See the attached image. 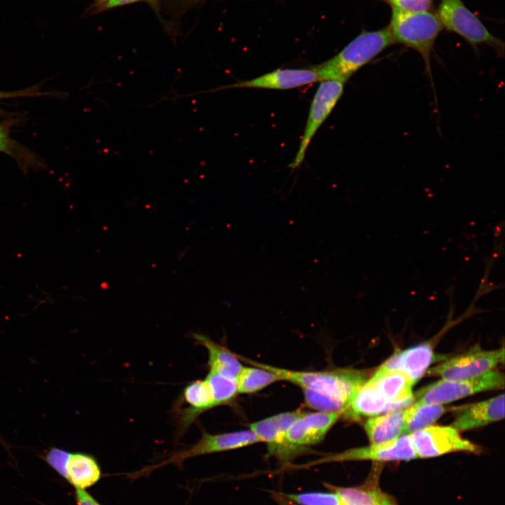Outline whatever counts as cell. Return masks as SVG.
Masks as SVG:
<instances>
[{"label":"cell","instance_id":"1","mask_svg":"<svg viewBox=\"0 0 505 505\" xmlns=\"http://www.w3.org/2000/svg\"><path fill=\"white\" fill-rule=\"evenodd\" d=\"M245 361L272 371L282 380L299 386L303 391L306 404L321 412L344 413L356 392L368 379L365 372L352 369L296 371Z\"/></svg>","mask_w":505,"mask_h":505},{"label":"cell","instance_id":"2","mask_svg":"<svg viewBox=\"0 0 505 505\" xmlns=\"http://www.w3.org/2000/svg\"><path fill=\"white\" fill-rule=\"evenodd\" d=\"M395 43L389 27L365 31L351 41L337 55L314 66L321 81L346 83L359 69Z\"/></svg>","mask_w":505,"mask_h":505},{"label":"cell","instance_id":"3","mask_svg":"<svg viewBox=\"0 0 505 505\" xmlns=\"http://www.w3.org/2000/svg\"><path fill=\"white\" fill-rule=\"evenodd\" d=\"M388 27L395 43L405 45L421 55L431 76V53L443 28L438 16L428 11L410 12L393 8Z\"/></svg>","mask_w":505,"mask_h":505},{"label":"cell","instance_id":"4","mask_svg":"<svg viewBox=\"0 0 505 505\" xmlns=\"http://www.w3.org/2000/svg\"><path fill=\"white\" fill-rule=\"evenodd\" d=\"M437 16L443 27L459 34L471 45H488L499 57L504 56V42L492 35L462 0H442Z\"/></svg>","mask_w":505,"mask_h":505},{"label":"cell","instance_id":"5","mask_svg":"<svg viewBox=\"0 0 505 505\" xmlns=\"http://www.w3.org/2000/svg\"><path fill=\"white\" fill-rule=\"evenodd\" d=\"M504 386V374L492 370L469 379H441L419 389L415 398L417 402L443 405L482 391L503 389Z\"/></svg>","mask_w":505,"mask_h":505},{"label":"cell","instance_id":"6","mask_svg":"<svg viewBox=\"0 0 505 505\" xmlns=\"http://www.w3.org/2000/svg\"><path fill=\"white\" fill-rule=\"evenodd\" d=\"M417 458H431L464 452L479 454L482 448L464 438L453 426H429L410 434Z\"/></svg>","mask_w":505,"mask_h":505},{"label":"cell","instance_id":"7","mask_svg":"<svg viewBox=\"0 0 505 505\" xmlns=\"http://www.w3.org/2000/svg\"><path fill=\"white\" fill-rule=\"evenodd\" d=\"M504 360V348L488 351L476 346L430 368L426 374L447 380L469 379L492 370Z\"/></svg>","mask_w":505,"mask_h":505},{"label":"cell","instance_id":"8","mask_svg":"<svg viewBox=\"0 0 505 505\" xmlns=\"http://www.w3.org/2000/svg\"><path fill=\"white\" fill-rule=\"evenodd\" d=\"M311 101L304 131L297 154L288 166L294 170L304 159L307 149L316 133L332 112L342 95L344 83L337 80L320 81Z\"/></svg>","mask_w":505,"mask_h":505},{"label":"cell","instance_id":"9","mask_svg":"<svg viewBox=\"0 0 505 505\" xmlns=\"http://www.w3.org/2000/svg\"><path fill=\"white\" fill-rule=\"evenodd\" d=\"M303 413L296 410L273 415L250 424V429L260 442L267 443L269 454L286 462L304 449L290 444L286 438L288 429Z\"/></svg>","mask_w":505,"mask_h":505},{"label":"cell","instance_id":"10","mask_svg":"<svg viewBox=\"0 0 505 505\" xmlns=\"http://www.w3.org/2000/svg\"><path fill=\"white\" fill-rule=\"evenodd\" d=\"M259 442L260 439L250 429L219 434L203 432L197 443L189 448L174 453L158 466L169 464L179 465L188 458L235 450Z\"/></svg>","mask_w":505,"mask_h":505},{"label":"cell","instance_id":"11","mask_svg":"<svg viewBox=\"0 0 505 505\" xmlns=\"http://www.w3.org/2000/svg\"><path fill=\"white\" fill-rule=\"evenodd\" d=\"M417 457L410 434L382 443L347 450L334 457V460H371L375 462L410 461Z\"/></svg>","mask_w":505,"mask_h":505},{"label":"cell","instance_id":"12","mask_svg":"<svg viewBox=\"0 0 505 505\" xmlns=\"http://www.w3.org/2000/svg\"><path fill=\"white\" fill-rule=\"evenodd\" d=\"M342 414L339 412H304L288 429L287 440L300 447L316 444L325 438Z\"/></svg>","mask_w":505,"mask_h":505},{"label":"cell","instance_id":"13","mask_svg":"<svg viewBox=\"0 0 505 505\" xmlns=\"http://www.w3.org/2000/svg\"><path fill=\"white\" fill-rule=\"evenodd\" d=\"M321 81L316 71L310 69H277L250 80L240 81L223 86L221 89L232 88H252L273 90H288Z\"/></svg>","mask_w":505,"mask_h":505},{"label":"cell","instance_id":"14","mask_svg":"<svg viewBox=\"0 0 505 505\" xmlns=\"http://www.w3.org/2000/svg\"><path fill=\"white\" fill-rule=\"evenodd\" d=\"M452 423L458 431L485 426L504 418V394L459 408Z\"/></svg>","mask_w":505,"mask_h":505},{"label":"cell","instance_id":"15","mask_svg":"<svg viewBox=\"0 0 505 505\" xmlns=\"http://www.w3.org/2000/svg\"><path fill=\"white\" fill-rule=\"evenodd\" d=\"M433 359L432 347L428 344H420L394 353L379 369L400 372L415 384L426 374Z\"/></svg>","mask_w":505,"mask_h":505},{"label":"cell","instance_id":"16","mask_svg":"<svg viewBox=\"0 0 505 505\" xmlns=\"http://www.w3.org/2000/svg\"><path fill=\"white\" fill-rule=\"evenodd\" d=\"M368 381L396 410L408 406L414 400V384L400 372L379 368Z\"/></svg>","mask_w":505,"mask_h":505},{"label":"cell","instance_id":"17","mask_svg":"<svg viewBox=\"0 0 505 505\" xmlns=\"http://www.w3.org/2000/svg\"><path fill=\"white\" fill-rule=\"evenodd\" d=\"M376 470L366 481L358 486L330 485L340 500L341 505H398L396 499L380 488Z\"/></svg>","mask_w":505,"mask_h":505},{"label":"cell","instance_id":"18","mask_svg":"<svg viewBox=\"0 0 505 505\" xmlns=\"http://www.w3.org/2000/svg\"><path fill=\"white\" fill-rule=\"evenodd\" d=\"M182 398L187 405L179 415L180 426L183 431L189 427L198 415L215 406L206 379H196L188 384L183 389Z\"/></svg>","mask_w":505,"mask_h":505},{"label":"cell","instance_id":"19","mask_svg":"<svg viewBox=\"0 0 505 505\" xmlns=\"http://www.w3.org/2000/svg\"><path fill=\"white\" fill-rule=\"evenodd\" d=\"M405 408L369 417L364 429L370 444L385 443L404 434Z\"/></svg>","mask_w":505,"mask_h":505},{"label":"cell","instance_id":"20","mask_svg":"<svg viewBox=\"0 0 505 505\" xmlns=\"http://www.w3.org/2000/svg\"><path fill=\"white\" fill-rule=\"evenodd\" d=\"M192 338L197 344L203 346L207 350L208 365L210 371L237 379L243 365L236 354L203 334L193 332Z\"/></svg>","mask_w":505,"mask_h":505},{"label":"cell","instance_id":"21","mask_svg":"<svg viewBox=\"0 0 505 505\" xmlns=\"http://www.w3.org/2000/svg\"><path fill=\"white\" fill-rule=\"evenodd\" d=\"M396 410L389 404L368 379L360 387L344 412L352 419L372 417Z\"/></svg>","mask_w":505,"mask_h":505},{"label":"cell","instance_id":"22","mask_svg":"<svg viewBox=\"0 0 505 505\" xmlns=\"http://www.w3.org/2000/svg\"><path fill=\"white\" fill-rule=\"evenodd\" d=\"M100 478V469L94 457L85 453L70 452L66 478L75 488L85 489L92 486Z\"/></svg>","mask_w":505,"mask_h":505},{"label":"cell","instance_id":"23","mask_svg":"<svg viewBox=\"0 0 505 505\" xmlns=\"http://www.w3.org/2000/svg\"><path fill=\"white\" fill-rule=\"evenodd\" d=\"M443 405L415 401L405 408L404 434H410L435 423L445 412Z\"/></svg>","mask_w":505,"mask_h":505},{"label":"cell","instance_id":"24","mask_svg":"<svg viewBox=\"0 0 505 505\" xmlns=\"http://www.w3.org/2000/svg\"><path fill=\"white\" fill-rule=\"evenodd\" d=\"M278 381H282L281 377L272 371L259 366H243L236 379L238 393H255Z\"/></svg>","mask_w":505,"mask_h":505},{"label":"cell","instance_id":"25","mask_svg":"<svg viewBox=\"0 0 505 505\" xmlns=\"http://www.w3.org/2000/svg\"><path fill=\"white\" fill-rule=\"evenodd\" d=\"M205 379L215 406L229 402L238 393L237 382L235 379L209 370Z\"/></svg>","mask_w":505,"mask_h":505},{"label":"cell","instance_id":"26","mask_svg":"<svg viewBox=\"0 0 505 505\" xmlns=\"http://www.w3.org/2000/svg\"><path fill=\"white\" fill-rule=\"evenodd\" d=\"M0 152L11 156L24 168L34 166L35 158L11 137L5 123H0Z\"/></svg>","mask_w":505,"mask_h":505},{"label":"cell","instance_id":"27","mask_svg":"<svg viewBox=\"0 0 505 505\" xmlns=\"http://www.w3.org/2000/svg\"><path fill=\"white\" fill-rule=\"evenodd\" d=\"M285 497L288 500L299 505H341L339 498L334 491L288 494Z\"/></svg>","mask_w":505,"mask_h":505},{"label":"cell","instance_id":"28","mask_svg":"<svg viewBox=\"0 0 505 505\" xmlns=\"http://www.w3.org/2000/svg\"><path fill=\"white\" fill-rule=\"evenodd\" d=\"M70 452L58 447L50 448L45 456L46 462L60 475L66 478L67 465Z\"/></svg>","mask_w":505,"mask_h":505},{"label":"cell","instance_id":"29","mask_svg":"<svg viewBox=\"0 0 505 505\" xmlns=\"http://www.w3.org/2000/svg\"><path fill=\"white\" fill-rule=\"evenodd\" d=\"M396 8L405 11L422 12L428 11L431 0H384Z\"/></svg>","mask_w":505,"mask_h":505},{"label":"cell","instance_id":"30","mask_svg":"<svg viewBox=\"0 0 505 505\" xmlns=\"http://www.w3.org/2000/svg\"><path fill=\"white\" fill-rule=\"evenodd\" d=\"M37 89L30 88L18 91H2L0 90V100L18 97L34 96L39 95Z\"/></svg>","mask_w":505,"mask_h":505},{"label":"cell","instance_id":"31","mask_svg":"<svg viewBox=\"0 0 505 505\" xmlns=\"http://www.w3.org/2000/svg\"><path fill=\"white\" fill-rule=\"evenodd\" d=\"M77 505H100L84 489L76 488Z\"/></svg>","mask_w":505,"mask_h":505},{"label":"cell","instance_id":"32","mask_svg":"<svg viewBox=\"0 0 505 505\" xmlns=\"http://www.w3.org/2000/svg\"><path fill=\"white\" fill-rule=\"evenodd\" d=\"M153 1V0H112L110 1L107 6H105V9L114 8L116 6H120L123 5H126L128 4H132L137 1Z\"/></svg>","mask_w":505,"mask_h":505},{"label":"cell","instance_id":"33","mask_svg":"<svg viewBox=\"0 0 505 505\" xmlns=\"http://www.w3.org/2000/svg\"><path fill=\"white\" fill-rule=\"evenodd\" d=\"M112 0H95L93 7L96 11L105 9L107 4Z\"/></svg>","mask_w":505,"mask_h":505},{"label":"cell","instance_id":"34","mask_svg":"<svg viewBox=\"0 0 505 505\" xmlns=\"http://www.w3.org/2000/svg\"><path fill=\"white\" fill-rule=\"evenodd\" d=\"M281 505H299V504H297L294 502L288 503V502L285 501V502L281 503Z\"/></svg>","mask_w":505,"mask_h":505}]
</instances>
